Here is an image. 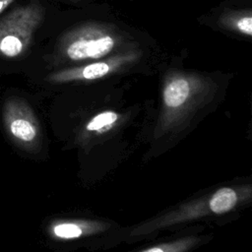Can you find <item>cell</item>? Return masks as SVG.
I'll list each match as a JSON object with an SVG mask.
<instances>
[{
  "instance_id": "11",
  "label": "cell",
  "mask_w": 252,
  "mask_h": 252,
  "mask_svg": "<svg viewBox=\"0 0 252 252\" xmlns=\"http://www.w3.org/2000/svg\"><path fill=\"white\" fill-rule=\"evenodd\" d=\"M144 252H165L163 249L159 248V247H154V248H151V249H148Z\"/></svg>"
},
{
  "instance_id": "8",
  "label": "cell",
  "mask_w": 252,
  "mask_h": 252,
  "mask_svg": "<svg viewBox=\"0 0 252 252\" xmlns=\"http://www.w3.org/2000/svg\"><path fill=\"white\" fill-rule=\"evenodd\" d=\"M118 119L117 113L113 111H103L95 115L87 125V129L89 131H96L102 129L105 126H110L115 123Z\"/></svg>"
},
{
  "instance_id": "4",
  "label": "cell",
  "mask_w": 252,
  "mask_h": 252,
  "mask_svg": "<svg viewBox=\"0 0 252 252\" xmlns=\"http://www.w3.org/2000/svg\"><path fill=\"white\" fill-rule=\"evenodd\" d=\"M2 122L7 135L19 146L32 147L38 137V129L29 104L19 97H9L2 107Z\"/></svg>"
},
{
  "instance_id": "3",
  "label": "cell",
  "mask_w": 252,
  "mask_h": 252,
  "mask_svg": "<svg viewBox=\"0 0 252 252\" xmlns=\"http://www.w3.org/2000/svg\"><path fill=\"white\" fill-rule=\"evenodd\" d=\"M140 56L141 52L138 50H125L102 59L90 61L86 64L54 72L50 74L46 80L57 84L74 81L97 80L135 63Z\"/></svg>"
},
{
  "instance_id": "5",
  "label": "cell",
  "mask_w": 252,
  "mask_h": 252,
  "mask_svg": "<svg viewBox=\"0 0 252 252\" xmlns=\"http://www.w3.org/2000/svg\"><path fill=\"white\" fill-rule=\"evenodd\" d=\"M205 78L185 72L171 73L164 82L162 97L163 103L168 109H179L187 104L194 94L205 89Z\"/></svg>"
},
{
  "instance_id": "2",
  "label": "cell",
  "mask_w": 252,
  "mask_h": 252,
  "mask_svg": "<svg viewBox=\"0 0 252 252\" xmlns=\"http://www.w3.org/2000/svg\"><path fill=\"white\" fill-rule=\"evenodd\" d=\"M43 18L44 8L38 3L16 7L0 17V58L23 56L29 50Z\"/></svg>"
},
{
  "instance_id": "1",
  "label": "cell",
  "mask_w": 252,
  "mask_h": 252,
  "mask_svg": "<svg viewBox=\"0 0 252 252\" xmlns=\"http://www.w3.org/2000/svg\"><path fill=\"white\" fill-rule=\"evenodd\" d=\"M123 36L112 26L89 22L65 32L56 45L59 61L83 63L105 58L117 50Z\"/></svg>"
},
{
  "instance_id": "6",
  "label": "cell",
  "mask_w": 252,
  "mask_h": 252,
  "mask_svg": "<svg viewBox=\"0 0 252 252\" xmlns=\"http://www.w3.org/2000/svg\"><path fill=\"white\" fill-rule=\"evenodd\" d=\"M220 25L239 32L243 35H252V14L250 10L247 11H233L222 15L220 19Z\"/></svg>"
},
{
  "instance_id": "9",
  "label": "cell",
  "mask_w": 252,
  "mask_h": 252,
  "mask_svg": "<svg viewBox=\"0 0 252 252\" xmlns=\"http://www.w3.org/2000/svg\"><path fill=\"white\" fill-rule=\"evenodd\" d=\"M53 233L59 238H76L82 234V229L75 223H59L53 227Z\"/></svg>"
},
{
  "instance_id": "7",
  "label": "cell",
  "mask_w": 252,
  "mask_h": 252,
  "mask_svg": "<svg viewBox=\"0 0 252 252\" xmlns=\"http://www.w3.org/2000/svg\"><path fill=\"white\" fill-rule=\"evenodd\" d=\"M237 202V195L230 188H221L210 200V209L216 214H223L231 210Z\"/></svg>"
},
{
  "instance_id": "10",
  "label": "cell",
  "mask_w": 252,
  "mask_h": 252,
  "mask_svg": "<svg viewBox=\"0 0 252 252\" xmlns=\"http://www.w3.org/2000/svg\"><path fill=\"white\" fill-rule=\"evenodd\" d=\"M15 0H0V15L14 2Z\"/></svg>"
}]
</instances>
